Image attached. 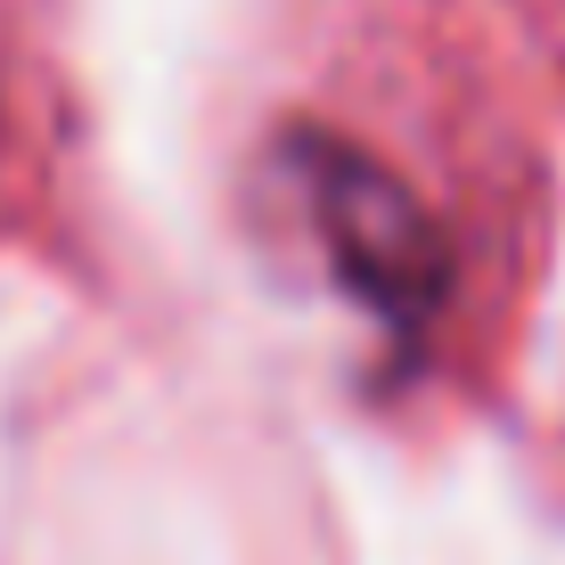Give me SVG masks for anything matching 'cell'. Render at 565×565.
<instances>
[{
  "instance_id": "1",
  "label": "cell",
  "mask_w": 565,
  "mask_h": 565,
  "mask_svg": "<svg viewBox=\"0 0 565 565\" xmlns=\"http://www.w3.org/2000/svg\"><path fill=\"white\" fill-rule=\"evenodd\" d=\"M296 189L328 238V263L385 328H418L443 296V246L394 172H377L344 140H296Z\"/></svg>"
}]
</instances>
